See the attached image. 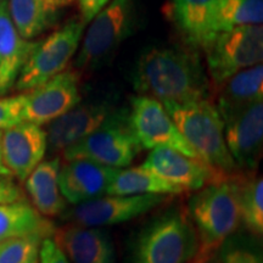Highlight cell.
Listing matches in <instances>:
<instances>
[{
    "instance_id": "obj_5",
    "label": "cell",
    "mask_w": 263,
    "mask_h": 263,
    "mask_svg": "<svg viewBox=\"0 0 263 263\" xmlns=\"http://www.w3.org/2000/svg\"><path fill=\"white\" fill-rule=\"evenodd\" d=\"M197 250L188 213L174 210L150 222L134 242L132 263H189Z\"/></svg>"
},
{
    "instance_id": "obj_8",
    "label": "cell",
    "mask_w": 263,
    "mask_h": 263,
    "mask_svg": "<svg viewBox=\"0 0 263 263\" xmlns=\"http://www.w3.org/2000/svg\"><path fill=\"white\" fill-rule=\"evenodd\" d=\"M209 80L218 89L238 72L262 64V25L241 26L219 32L205 49Z\"/></svg>"
},
{
    "instance_id": "obj_29",
    "label": "cell",
    "mask_w": 263,
    "mask_h": 263,
    "mask_svg": "<svg viewBox=\"0 0 263 263\" xmlns=\"http://www.w3.org/2000/svg\"><path fill=\"white\" fill-rule=\"evenodd\" d=\"M25 94L0 97V130L22 122Z\"/></svg>"
},
{
    "instance_id": "obj_10",
    "label": "cell",
    "mask_w": 263,
    "mask_h": 263,
    "mask_svg": "<svg viewBox=\"0 0 263 263\" xmlns=\"http://www.w3.org/2000/svg\"><path fill=\"white\" fill-rule=\"evenodd\" d=\"M168 197V195L161 194H105L78 205H73L72 209L67 210L62 215L66 221L70 223L104 228L132 221L137 217L145 215L155 207L166 202Z\"/></svg>"
},
{
    "instance_id": "obj_20",
    "label": "cell",
    "mask_w": 263,
    "mask_h": 263,
    "mask_svg": "<svg viewBox=\"0 0 263 263\" xmlns=\"http://www.w3.org/2000/svg\"><path fill=\"white\" fill-rule=\"evenodd\" d=\"M74 0H8L10 16L22 37L34 39L50 29Z\"/></svg>"
},
{
    "instance_id": "obj_9",
    "label": "cell",
    "mask_w": 263,
    "mask_h": 263,
    "mask_svg": "<svg viewBox=\"0 0 263 263\" xmlns=\"http://www.w3.org/2000/svg\"><path fill=\"white\" fill-rule=\"evenodd\" d=\"M128 121L141 149H173L199 159L186 143L164 105L155 98L139 95L132 98Z\"/></svg>"
},
{
    "instance_id": "obj_7",
    "label": "cell",
    "mask_w": 263,
    "mask_h": 263,
    "mask_svg": "<svg viewBox=\"0 0 263 263\" xmlns=\"http://www.w3.org/2000/svg\"><path fill=\"white\" fill-rule=\"evenodd\" d=\"M85 26L82 18H72L44 41H38L20 72L16 89L29 91L65 71L78 51Z\"/></svg>"
},
{
    "instance_id": "obj_1",
    "label": "cell",
    "mask_w": 263,
    "mask_h": 263,
    "mask_svg": "<svg viewBox=\"0 0 263 263\" xmlns=\"http://www.w3.org/2000/svg\"><path fill=\"white\" fill-rule=\"evenodd\" d=\"M139 95L161 103H188L210 98V83L197 50L186 47H153L141 52L132 71Z\"/></svg>"
},
{
    "instance_id": "obj_12",
    "label": "cell",
    "mask_w": 263,
    "mask_h": 263,
    "mask_svg": "<svg viewBox=\"0 0 263 263\" xmlns=\"http://www.w3.org/2000/svg\"><path fill=\"white\" fill-rule=\"evenodd\" d=\"M224 140L238 170L254 171L263 145V100L221 115Z\"/></svg>"
},
{
    "instance_id": "obj_23",
    "label": "cell",
    "mask_w": 263,
    "mask_h": 263,
    "mask_svg": "<svg viewBox=\"0 0 263 263\" xmlns=\"http://www.w3.org/2000/svg\"><path fill=\"white\" fill-rule=\"evenodd\" d=\"M217 90L218 99L216 106L219 115L263 100L262 64L245 68L232 76Z\"/></svg>"
},
{
    "instance_id": "obj_2",
    "label": "cell",
    "mask_w": 263,
    "mask_h": 263,
    "mask_svg": "<svg viewBox=\"0 0 263 263\" xmlns=\"http://www.w3.org/2000/svg\"><path fill=\"white\" fill-rule=\"evenodd\" d=\"M186 213L197 240L196 254L190 263H207L241 223L232 176L196 190L190 197Z\"/></svg>"
},
{
    "instance_id": "obj_21",
    "label": "cell",
    "mask_w": 263,
    "mask_h": 263,
    "mask_svg": "<svg viewBox=\"0 0 263 263\" xmlns=\"http://www.w3.org/2000/svg\"><path fill=\"white\" fill-rule=\"evenodd\" d=\"M60 164L59 157L43 160L25 180L32 206L45 218L60 216L67 210V201L59 186Z\"/></svg>"
},
{
    "instance_id": "obj_19",
    "label": "cell",
    "mask_w": 263,
    "mask_h": 263,
    "mask_svg": "<svg viewBox=\"0 0 263 263\" xmlns=\"http://www.w3.org/2000/svg\"><path fill=\"white\" fill-rule=\"evenodd\" d=\"M38 41L20 34L10 16L8 0L0 3V97L15 88L20 72Z\"/></svg>"
},
{
    "instance_id": "obj_37",
    "label": "cell",
    "mask_w": 263,
    "mask_h": 263,
    "mask_svg": "<svg viewBox=\"0 0 263 263\" xmlns=\"http://www.w3.org/2000/svg\"><path fill=\"white\" fill-rule=\"evenodd\" d=\"M189 263H190V262H189Z\"/></svg>"
},
{
    "instance_id": "obj_6",
    "label": "cell",
    "mask_w": 263,
    "mask_h": 263,
    "mask_svg": "<svg viewBox=\"0 0 263 263\" xmlns=\"http://www.w3.org/2000/svg\"><path fill=\"white\" fill-rule=\"evenodd\" d=\"M141 146L128 121V110L115 108L107 120L93 133L61 154L65 160L87 159L115 168H124L133 162Z\"/></svg>"
},
{
    "instance_id": "obj_4",
    "label": "cell",
    "mask_w": 263,
    "mask_h": 263,
    "mask_svg": "<svg viewBox=\"0 0 263 263\" xmlns=\"http://www.w3.org/2000/svg\"><path fill=\"white\" fill-rule=\"evenodd\" d=\"M136 0H112L94 18L82 37L74 70L82 74L106 64L132 34L136 25Z\"/></svg>"
},
{
    "instance_id": "obj_16",
    "label": "cell",
    "mask_w": 263,
    "mask_h": 263,
    "mask_svg": "<svg viewBox=\"0 0 263 263\" xmlns=\"http://www.w3.org/2000/svg\"><path fill=\"white\" fill-rule=\"evenodd\" d=\"M144 167L155 172L167 182L186 190H200L207 184L226 179L209 164L195 157L173 149H153L143 163Z\"/></svg>"
},
{
    "instance_id": "obj_18",
    "label": "cell",
    "mask_w": 263,
    "mask_h": 263,
    "mask_svg": "<svg viewBox=\"0 0 263 263\" xmlns=\"http://www.w3.org/2000/svg\"><path fill=\"white\" fill-rule=\"evenodd\" d=\"M118 170L87 159L65 160L59 171L62 196L73 206L105 195Z\"/></svg>"
},
{
    "instance_id": "obj_15",
    "label": "cell",
    "mask_w": 263,
    "mask_h": 263,
    "mask_svg": "<svg viewBox=\"0 0 263 263\" xmlns=\"http://www.w3.org/2000/svg\"><path fill=\"white\" fill-rule=\"evenodd\" d=\"M115 110L107 101H82L77 106L48 123L47 143L51 155L62 154L103 124Z\"/></svg>"
},
{
    "instance_id": "obj_25",
    "label": "cell",
    "mask_w": 263,
    "mask_h": 263,
    "mask_svg": "<svg viewBox=\"0 0 263 263\" xmlns=\"http://www.w3.org/2000/svg\"><path fill=\"white\" fill-rule=\"evenodd\" d=\"M183 193L184 190L180 186L161 178L143 164L118 170L107 189V194H117V195L161 194V195L171 196Z\"/></svg>"
},
{
    "instance_id": "obj_36",
    "label": "cell",
    "mask_w": 263,
    "mask_h": 263,
    "mask_svg": "<svg viewBox=\"0 0 263 263\" xmlns=\"http://www.w3.org/2000/svg\"><path fill=\"white\" fill-rule=\"evenodd\" d=\"M3 2V0H0V3H2Z\"/></svg>"
},
{
    "instance_id": "obj_3",
    "label": "cell",
    "mask_w": 263,
    "mask_h": 263,
    "mask_svg": "<svg viewBox=\"0 0 263 263\" xmlns=\"http://www.w3.org/2000/svg\"><path fill=\"white\" fill-rule=\"evenodd\" d=\"M197 157L224 178L239 172L224 140L223 120L210 98L188 103H162Z\"/></svg>"
},
{
    "instance_id": "obj_27",
    "label": "cell",
    "mask_w": 263,
    "mask_h": 263,
    "mask_svg": "<svg viewBox=\"0 0 263 263\" xmlns=\"http://www.w3.org/2000/svg\"><path fill=\"white\" fill-rule=\"evenodd\" d=\"M43 239L29 235L4 241L0 246V263H38Z\"/></svg>"
},
{
    "instance_id": "obj_31",
    "label": "cell",
    "mask_w": 263,
    "mask_h": 263,
    "mask_svg": "<svg viewBox=\"0 0 263 263\" xmlns=\"http://www.w3.org/2000/svg\"><path fill=\"white\" fill-rule=\"evenodd\" d=\"M24 200L21 189L9 177H0V203Z\"/></svg>"
},
{
    "instance_id": "obj_32",
    "label": "cell",
    "mask_w": 263,
    "mask_h": 263,
    "mask_svg": "<svg viewBox=\"0 0 263 263\" xmlns=\"http://www.w3.org/2000/svg\"><path fill=\"white\" fill-rule=\"evenodd\" d=\"M81 10V18L88 25L94 16L107 4L108 0H77Z\"/></svg>"
},
{
    "instance_id": "obj_17",
    "label": "cell",
    "mask_w": 263,
    "mask_h": 263,
    "mask_svg": "<svg viewBox=\"0 0 263 263\" xmlns=\"http://www.w3.org/2000/svg\"><path fill=\"white\" fill-rule=\"evenodd\" d=\"M51 236L71 263H117L114 240L100 227L70 223Z\"/></svg>"
},
{
    "instance_id": "obj_11",
    "label": "cell",
    "mask_w": 263,
    "mask_h": 263,
    "mask_svg": "<svg viewBox=\"0 0 263 263\" xmlns=\"http://www.w3.org/2000/svg\"><path fill=\"white\" fill-rule=\"evenodd\" d=\"M82 74L65 70L34 89L25 91L22 121L43 126L77 106L82 101Z\"/></svg>"
},
{
    "instance_id": "obj_14",
    "label": "cell",
    "mask_w": 263,
    "mask_h": 263,
    "mask_svg": "<svg viewBox=\"0 0 263 263\" xmlns=\"http://www.w3.org/2000/svg\"><path fill=\"white\" fill-rule=\"evenodd\" d=\"M48 151L47 133L42 126L22 121L2 130V153L6 168L25 182Z\"/></svg>"
},
{
    "instance_id": "obj_22",
    "label": "cell",
    "mask_w": 263,
    "mask_h": 263,
    "mask_svg": "<svg viewBox=\"0 0 263 263\" xmlns=\"http://www.w3.org/2000/svg\"><path fill=\"white\" fill-rule=\"evenodd\" d=\"M54 230L52 223L25 200L0 203V242L29 235L49 238Z\"/></svg>"
},
{
    "instance_id": "obj_35",
    "label": "cell",
    "mask_w": 263,
    "mask_h": 263,
    "mask_svg": "<svg viewBox=\"0 0 263 263\" xmlns=\"http://www.w3.org/2000/svg\"><path fill=\"white\" fill-rule=\"evenodd\" d=\"M2 244H3V242H0V246H2Z\"/></svg>"
},
{
    "instance_id": "obj_28",
    "label": "cell",
    "mask_w": 263,
    "mask_h": 263,
    "mask_svg": "<svg viewBox=\"0 0 263 263\" xmlns=\"http://www.w3.org/2000/svg\"><path fill=\"white\" fill-rule=\"evenodd\" d=\"M216 263H262L257 249L248 242L227 239L215 256Z\"/></svg>"
},
{
    "instance_id": "obj_13",
    "label": "cell",
    "mask_w": 263,
    "mask_h": 263,
    "mask_svg": "<svg viewBox=\"0 0 263 263\" xmlns=\"http://www.w3.org/2000/svg\"><path fill=\"white\" fill-rule=\"evenodd\" d=\"M219 5L221 0H168L162 12L186 47L205 51L219 33Z\"/></svg>"
},
{
    "instance_id": "obj_24",
    "label": "cell",
    "mask_w": 263,
    "mask_h": 263,
    "mask_svg": "<svg viewBox=\"0 0 263 263\" xmlns=\"http://www.w3.org/2000/svg\"><path fill=\"white\" fill-rule=\"evenodd\" d=\"M236 186L240 221L254 236L263 234V179L256 172L245 171L232 176Z\"/></svg>"
},
{
    "instance_id": "obj_33",
    "label": "cell",
    "mask_w": 263,
    "mask_h": 263,
    "mask_svg": "<svg viewBox=\"0 0 263 263\" xmlns=\"http://www.w3.org/2000/svg\"><path fill=\"white\" fill-rule=\"evenodd\" d=\"M0 177H11L10 171L6 168L4 160H3V153H2V130H0Z\"/></svg>"
},
{
    "instance_id": "obj_30",
    "label": "cell",
    "mask_w": 263,
    "mask_h": 263,
    "mask_svg": "<svg viewBox=\"0 0 263 263\" xmlns=\"http://www.w3.org/2000/svg\"><path fill=\"white\" fill-rule=\"evenodd\" d=\"M38 263H71L70 259L61 251L60 248L52 238L43 239L41 250H39V262Z\"/></svg>"
},
{
    "instance_id": "obj_26",
    "label": "cell",
    "mask_w": 263,
    "mask_h": 263,
    "mask_svg": "<svg viewBox=\"0 0 263 263\" xmlns=\"http://www.w3.org/2000/svg\"><path fill=\"white\" fill-rule=\"evenodd\" d=\"M263 0H221L218 10V31L262 25Z\"/></svg>"
},
{
    "instance_id": "obj_34",
    "label": "cell",
    "mask_w": 263,
    "mask_h": 263,
    "mask_svg": "<svg viewBox=\"0 0 263 263\" xmlns=\"http://www.w3.org/2000/svg\"><path fill=\"white\" fill-rule=\"evenodd\" d=\"M207 263H216V261H215V257H213L212 259H210V261L207 262Z\"/></svg>"
}]
</instances>
